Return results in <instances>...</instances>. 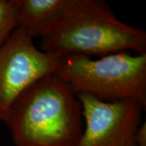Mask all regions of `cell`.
I'll return each mask as SVG.
<instances>
[{"mask_svg":"<svg viewBox=\"0 0 146 146\" xmlns=\"http://www.w3.org/2000/svg\"><path fill=\"white\" fill-rule=\"evenodd\" d=\"M16 146H76L83 131L76 94L54 73L23 92L6 123Z\"/></svg>","mask_w":146,"mask_h":146,"instance_id":"6da1fadb","label":"cell"},{"mask_svg":"<svg viewBox=\"0 0 146 146\" xmlns=\"http://www.w3.org/2000/svg\"><path fill=\"white\" fill-rule=\"evenodd\" d=\"M76 94L111 102L128 99L146 106V54L115 53L98 59L80 54L59 57L54 73Z\"/></svg>","mask_w":146,"mask_h":146,"instance_id":"7a4b0ae2","label":"cell"},{"mask_svg":"<svg viewBox=\"0 0 146 146\" xmlns=\"http://www.w3.org/2000/svg\"><path fill=\"white\" fill-rule=\"evenodd\" d=\"M41 39L42 51L57 57H103L128 50L146 54L145 32L119 21L103 1L60 30Z\"/></svg>","mask_w":146,"mask_h":146,"instance_id":"3957f363","label":"cell"},{"mask_svg":"<svg viewBox=\"0 0 146 146\" xmlns=\"http://www.w3.org/2000/svg\"><path fill=\"white\" fill-rule=\"evenodd\" d=\"M59 57L42 51L16 28L0 48V121L7 123L12 104L32 84L56 72Z\"/></svg>","mask_w":146,"mask_h":146,"instance_id":"277c9868","label":"cell"},{"mask_svg":"<svg viewBox=\"0 0 146 146\" xmlns=\"http://www.w3.org/2000/svg\"><path fill=\"white\" fill-rule=\"evenodd\" d=\"M76 96L85 127L76 146H136L145 109L141 105L128 99L105 102L87 94Z\"/></svg>","mask_w":146,"mask_h":146,"instance_id":"5b68a950","label":"cell"},{"mask_svg":"<svg viewBox=\"0 0 146 146\" xmlns=\"http://www.w3.org/2000/svg\"><path fill=\"white\" fill-rule=\"evenodd\" d=\"M99 0H14L17 28L31 38L60 30L84 13L99 5Z\"/></svg>","mask_w":146,"mask_h":146,"instance_id":"8992f818","label":"cell"},{"mask_svg":"<svg viewBox=\"0 0 146 146\" xmlns=\"http://www.w3.org/2000/svg\"><path fill=\"white\" fill-rule=\"evenodd\" d=\"M16 28L14 0H0V48Z\"/></svg>","mask_w":146,"mask_h":146,"instance_id":"52a82bcc","label":"cell"},{"mask_svg":"<svg viewBox=\"0 0 146 146\" xmlns=\"http://www.w3.org/2000/svg\"><path fill=\"white\" fill-rule=\"evenodd\" d=\"M136 146H146V124L142 123L136 131L135 136Z\"/></svg>","mask_w":146,"mask_h":146,"instance_id":"ba28073f","label":"cell"}]
</instances>
